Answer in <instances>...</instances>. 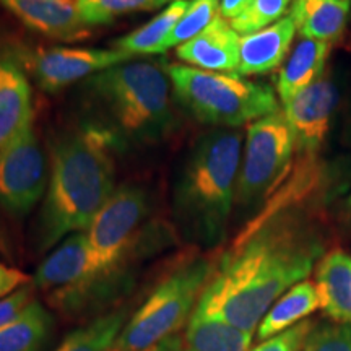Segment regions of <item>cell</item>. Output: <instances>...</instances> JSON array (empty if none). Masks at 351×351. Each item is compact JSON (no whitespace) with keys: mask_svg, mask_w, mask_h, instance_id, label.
Masks as SVG:
<instances>
[{"mask_svg":"<svg viewBox=\"0 0 351 351\" xmlns=\"http://www.w3.org/2000/svg\"><path fill=\"white\" fill-rule=\"evenodd\" d=\"M125 311H116L101 315L67 335L56 351H114L125 326Z\"/></svg>","mask_w":351,"mask_h":351,"instance_id":"24","label":"cell"},{"mask_svg":"<svg viewBox=\"0 0 351 351\" xmlns=\"http://www.w3.org/2000/svg\"><path fill=\"white\" fill-rule=\"evenodd\" d=\"M291 3L293 0H252L247 10L230 23L236 33L247 36L285 19Z\"/></svg>","mask_w":351,"mask_h":351,"instance_id":"28","label":"cell"},{"mask_svg":"<svg viewBox=\"0 0 351 351\" xmlns=\"http://www.w3.org/2000/svg\"><path fill=\"white\" fill-rule=\"evenodd\" d=\"M326 247V232L302 207L252 219L215 263L194 313L254 333L270 307L309 276Z\"/></svg>","mask_w":351,"mask_h":351,"instance_id":"1","label":"cell"},{"mask_svg":"<svg viewBox=\"0 0 351 351\" xmlns=\"http://www.w3.org/2000/svg\"><path fill=\"white\" fill-rule=\"evenodd\" d=\"M296 26L291 16H285L269 28L241 36L239 65L236 75H262L282 65L291 49Z\"/></svg>","mask_w":351,"mask_h":351,"instance_id":"16","label":"cell"},{"mask_svg":"<svg viewBox=\"0 0 351 351\" xmlns=\"http://www.w3.org/2000/svg\"><path fill=\"white\" fill-rule=\"evenodd\" d=\"M112 153L98 134L80 125L54 138L49 182L36 223L39 251L88 230L117 189Z\"/></svg>","mask_w":351,"mask_h":351,"instance_id":"3","label":"cell"},{"mask_svg":"<svg viewBox=\"0 0 351 351\" xmlns=\"http://www.w3.org/2000/svg\"><path fill=\"white\" fill-rule=\"evenodd\" d=\"M29 283V276L19 269H12L0 261V300Z\"/></svg>","mask_w":351,"mask_h":351,"instance_id":"32","label":"cell"},{"mask_svg":"<svg viewBox=\"0 0 351 351\" xmlns=\"http://www.w3.org/2000/svg\"><path fill=\"white\" fill-rule=\"evenodd\" d=\"M219 15V0H191L186 13L179 23L174 26L173 33L166 39L163 52L171 47H179L197 34L204 32L207 26Z\"/></svg>","mask_w":351,"mask_h":351,"instance_id":"27","label":"cell"},{"mask_svg":"<svg viewBox=\"0 0 351 351\" xmlns=\"http://www.w3.org/2000/svg\"><path fill=\"white\" fill-rule=\"evenodd\" d=\"M311 330H313V324L309 320H302L288 330L263 340L251 351H300Z\"/></svg>","mask_w":351,"mask_h":351,"instance_id":"30","label":"cell"},{"mask_svg":"<svg viewBox=\"0 0 351 351\" xmlns=\"http://www.w3.org/2000/svg\"><path fill=\"white\" fill-rule=\"evenodd\" d=\"M320 307L335 322H351V256L333 249L320 258L315 271Z\"/></svg>","mask_w":351,"mask_h":351,"instance_id":"18","label":"cell"},{"mask_svg":"<svg viewBox=\"0 0 351 351\" xmlns=\"http://www.w3.org/2000/svg\"><path fill=\"white\" fill-rule=\"evenodd\" d=\"M351 192V148L314 166L313 204L330 205Z\"/></svg>","mask_w":351,"mask_h":351,"instance_id":"25","label":"cell"},{"mask_svg":"<svg viewBox=\"0 0 351 351\" xmlns=\"http://www.w3.org/2000/svg\"><path fill=\"white\" fill-rule=\"evenodd\" d=\"M332 44L301 36L276 77V93L283 104L324 73Z\"/></svg>","mask_w":351,"mask_h":351,"instance_id":"17","label":"cell"},{"mask_svg":"<svg viewBox=\"0 0 351 351\" xmlns=\"http://www.w3.org/2000/svg\"><path fill=\"white\" fill-rule=\"evenodd\" d=\"M178 0H82L83 19L90 28L109 25L122 15L153 12L171 5Z\"/></svg>","mask_w":351,"mask_h":351,"instance_id":"26","label":"cell"},{"mask_svg":"<svg viewBox=\"0 0 351 351\" xmlns=\"http://www.w3.org/2000/svg\"><path fill=\"white\" fill-rule=\"evenodd\" d=\"M96 275L93 257L85 231L73 232L65 238L41 262L34 275V287L52 291L56 301L78 300L80 295L95 288Z\"/></svg>","mask_w":351,"mask_h":351,"instance_id":"12","label":"cell"},{"mask_svg":"<svg viewBox=\"0 0 351 351\" xmlns=\"http://www.w3.org/2000/svg\"><path fill=\"white\" fill-rule=\"evenodd\" d=\"M241 34L231 23L218 15L204 32L181 44L176 56L195 69L236 75L239 65Z\"/></svg>","mask_w":351,"mask_h":351,"instance_id":"14","label":"cell"},{"mask_svg":"<svg viewBox=\"0 0 351 351\" xmlns=\"http://www.w3.org/2000/svg\"><path fill=\"white\" fill-rule=\"evenodd\" d=\"M302 351H351V322L313 327L302 345Z\"/></svg>","mask_w":351,"mask_h":351,"instance_id":"29","label":"cell"},{"mask_svg":"<svg viewBox=\"0 0 351 351\" xmlns=\"http://www.w3.org/2000/svg\"><path fill=\"white\" fill-rule=\"evenodd\" d=\"M166 72L176 101L204 124L236 129L280 109L275 91L263 83L182 64Z\"/></svg>","mask_w":351,"mask_h":351,"instance_id":"5","label":"cell"},{"mask_svg":"<svg viewBox=\"0 0 351 351\" xmlns=\"http://www.w3.org/2000/svg\"><path fill=\"white\" fill-rule=\"evenodd\" d=\"M339 217L340 221L343 223L346 228H351V192L341 200L340 208H339Z\"/></svg>","mask_w":351,"mask_h":351,"instance_id":"36","label":"cell"},{"mask_svg":"<svg viewBox=\"0 0 351 351\" xmlns=\"http://www.w3.org/2000/svg\"><path fill=\"white\" fill-rule=\"evenodd\" d=\"M320 307L317 287L311 282H301L289 288L285 295L270 307L258 326V339L267 340L278 335L313 314Z\"/></svg>","mask_w":351,"mask_h":351,"instance_id":"21","label":"cell"},{"mask_svg":"<svg viewBox=\"0 0 351 351\" xmlns=\"http://www.w3.org/2000/svg\"><path fill=\"white\" fill-rule=\"evenodd\" d=\"M295 138L283 111H276L249 124L236 184L234 204L256 208L291 171Z\"/></svg>","mask_w":351,"mask_h":351,"instance_id":"7","label":"cell"},{"mask_svg":"<svg viewBox=\"0 0 351 351\" xmlns=\"http://www.w3.org/2000/svg\"><path fill=\"white\" fill-rule=\"evenodd\" d=\"M252 0H219V15L228 21L236 20L247 10Z\"/></svg>","mask_w":351,"mask_h":351,"instance_id":"33","label":"cell"},{"mask_svg":"<svg viewBox=\"0 0 351 351\" xmlns=\"http://www.w3.org/2000/svg\"><path fill=\"white\" fill-rule=\"evenodd\" d=\"M0 5L26 28L59 41L82 39L91 29L83 19L82 0H0Z\"/></svg>","mask_w":351,"mask_h":351,"instance_id":"13","label":"cell"},{"mask_svg":"<svg viewBox=\"0 0 351 351\" xmlns=\"http://www.w3.org/2000/svg\"><path fill=\"white\" fill-rule=\"evenodd\" d=\"M33 301V287L32 285H25L13 291L3 300H0V327L5 326L7 322L15 317L20 311H23L29 302Z\"/></svg>","mask_w":351,"mask_h":351,"instance_id":"31","label":"cell"},{"mask_svg":"<svg viewBox=\"0 0 351 351\" xmlns=\"http://www.w3.org/2000/svg\"><path fill=\"white\" fill-rule=\"evenodd\" d=\"M243 134L215 127L182 156L173 182V217L191 243L215 245L225 238L236 197Z\"/></svg>","mask_w":351,"mask_h":351,"instance_id":"4","label":"cell"},{"mask_svg":"<svg viewBox=\"0 0 351 351\" xmlns=\"http://www.w3.org/2000/svg\"><path fill=\"white\" fill-rule=\"evenodd\" d=\"M148 351H184L182 350V337L181 335H171L168 339L161 340L160 343H156L153 348Z\"/></svg>","mask_w":351,"mask_h":351,"instance_id":"35","label":"cell"},{"mask_svg":"<svg viewBox=\"0 0 351 351\" xmlns=\"http://www.w3.org/2000/svg\"><path fill=\"white\" fill-rule=\"evenodd\" d=\"M49 165L33 125L0 152V207L26 217L44 199Z\"/></svg>","mask_w":351,"mask_h":351,"instance_id":"10","label":"cell"},{"mask_svg":"<svg viewBox=\"0 0 351 351\" xmlns=\"http://www.w3.org/2000/svg\"><path fill=\"white\" fill-rule=\"evenodd\" d=\"M168 72L129 60L88 77L73 93L77 125L98 134L112 152L163 142L176 127Z\"/></svg>","mask_w":351,"mask_h":351,"instance_id":"2","label":"cell"},{"mask_svg":"<svg viewBox=\"0 0 351 351\" xmlns=\"http://www.w3.org/2000/svg\"><path fill=\"white\" fill-rule=\"evenodd\" d=\"M340 142L343 147L351 148V95L343 111V119H341V130H340Z\"/></svg>","mask_w":351,"mask_h":351,"instance_id":"34","label":"cell"},{"mask_svg":"<svg viewBox=\"0 0 351 351\" xmlns=\"http://www.w3.org/2000/svg\"><path fill=\"white\" fill-rule=\"evenodd\" d=\"M12 57L26 75H32L36 85L47 93H56L65 86L86 80L101 70L134 59V56L119 49L95 47H19Z\"/></svg>","mask_w":351,"mask_h":351,"instance_id":"9","label":"cell"},{"mask_svg":"<svg viewBox=\"0 0 351 351\" xmlns=\"http://www.w3.org/2000/svg\"><path fill=\"white\" fill-rule=\"evenodd\" d=\"M340 98V78L330 70L324 72L314 83L283 104L298 156L319 158L320 148L332 129Z\"/></svg>","mask_w":351,"mask_h":351,"instance_id":"11","label":"cell"},{"mask_svg":"<svg viewBox=\"0 0 351 351\" xmlns=\"http://www.w3.org/2000/svg\"><path fill=\"white\" fill-rule=\"evenodd\" d=\"M215 263L192 257L174 269L122 328L114 351H148L191 320Z\"/></svg>","mask_w":351,"mask_h":351,"instance_id":"6","label":"cell"},{"mask_svg":"<svg viewBox=\"0 0 351 351\" xmlns=\"http://www.w3.org/2000/svg\"><path fill=\"white\" fill-rule=\"evenodd\" d=\"M252 332L243 330L221 319L192 314L182 335L184 351H247Z\"/></svg>","mask_w":351,"mask_h":351,"instance_id":"20","label":"cell"},{"mask_svg":"<svg viewBox=\"0 0 351 351\" xmlns=\"http://www.w3.org/2000/svg\"><path fill=\"white\" fill-rule=\"evenodd\" d=\"M351 0H293L289 16L301 36L333 44L343 34Z\"/></svg>","mask_w":351,"mask_h":351,"instance_id":"19","label":"cell"},{"mask_svg":"<svg viewBox=\"0 0 351 351\" xmlns=\"http://www.w3.org/2000/svg\"><path fill=\"white\" fill-rule=\"evenodd\" d=\"M52 328V317L39 301H32L0 327V351H39Z\"/></svg>","mask_w":351,"mask_h":351,"instance_id":"22","label":"cell"},{"mask_svg":"<svg viewBox=\"0 0 351 351\" xmlns=\"http://www.w3.org/2000/svg\"><path fill=\"white\" fill-rule=\"evenodd\" d=\"M147 213V192L134 184H122L96 215L85 231L98 275L96 285L116 271L124 261Z\"/></svg>","mask_w":351,"mask_h":351,"instance_id":"8","label":"cell"},{"mask_svg":"<svg viewBox=\"0 0 351 351\" xmlns=\"http://www.w3.org/2000/svg\"><path fill=\"white\" fill-rule=\"evenodd\" d=\"M191 0H178L160 12L152 21L140 26L134 32L125 34L114 41V49L127 52L130 56H150L161 54L163 46L169 34L173 33L174 26L179 23L182 15L186 13Z\"/></svg>","mask_w":351,"mask_h":351,"instance_id":"23","label":"cell"},{"mask_svg":"<svg viewBox=\"0 0 351 351\" xmlns=\"http://www.w3.org/2000/svg\"><path fill=\"white\" fill-rule=\"evenodd\" d=\"M32 125L28 77L12 56H0V152Z\"/></svg>","mask_w":351,"mask_h":351,"instance_id":"15","label":"cell"}]
</instances>
